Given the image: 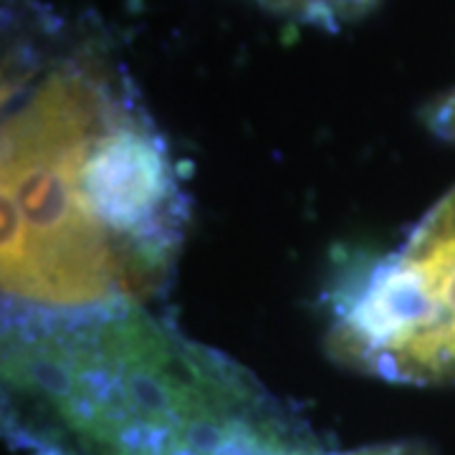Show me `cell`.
I'll return each mask as SVG.
<instances>
[{
  "label": "cell",
  "instance_id": "cell-1",
  "mask_svg": "<svg viewBox=\"0 0 455 455\" xmlns=\"http://www.w3.org/2000/svg\"><path fill=\"white\" fill-rule=\"evenodd\" d=\"M18 5L3 64V319L145 307L188 226L172 157L101 36Z\"/></svg>",
  "mask_w": 455,
  "mask_h": 455
},
{
  "label": "cell",
  "instance_id": "cell-2",
  "mask_svg": "<svg viewBox=\"0 0 455 455\" xmlns=\"http://www.w3.org/2000/svg\"><path fill=\"white\" fill-rule=\"evenodd\" d=\"M3 430L28 455H329L245 367L147 307L3 319Z\"/></svg>",
  "mask_w": 455,
  "mask_h": 455
},
{
  "label": "cell",
  "instance_id": "cell-3",
  "mask_svg": "<svg viewBox=\"0 0 455 455\" xmlns=\"http://www.w3.org/2000/svg\"><path fill=\"white\" fill-rule=\"evenodd\" d=\"M326 349L392 385H455V188L331 293Z\"/></svg>",
  "mask_w": 455,
  "mask_h": 455
},
{
  "label": "cell",
  "instance_id": "cell-4",
  "mask_svg": "<svg viewBox=\"0 0 455 455\" xmlns=\"http://www.w3.org/2000/svg\"><path fill=\"white\" fill-rule=\"evenodd\" d=\"M268 13L319 28H339L372 11L379 0H259Z\"/></svg>",
  "mask_w": 455,
  "mask_h": 455
},
{
  "label": "cell",
  "instance_id": "cell-5",
  "mask_svg": "<svg viewBox=\"0 0 455 455\" xmlns=\"http://www.w3.org/2000/svg\"><path fill=\"white\" fill-rule=\"evenodd\" d=\"M425 124L438 134L440 140L455 142V86L443 92L425 107Z\"/></svg>",
  "mask_w": 455,
  "mask_h": 455
},
{
  "label": "cell",
  "instance_id": "cell-6",
  "mask_svg": "<svg viewBox=\"0 0 455 455\" xmlns=\"http://www.w3.org/2000/svg\"><path fill=\"white\" fill-rule=\"evenodd\" d=\"M334 455H433L423 443L415 440H400V443H385V445H370V448H357V451H344Z\"/></svg>",
  "mask_w": 455,
  "mask_h": 455
}]
</instances>
